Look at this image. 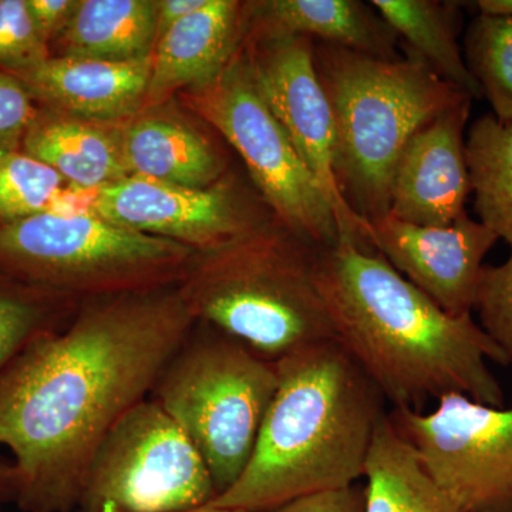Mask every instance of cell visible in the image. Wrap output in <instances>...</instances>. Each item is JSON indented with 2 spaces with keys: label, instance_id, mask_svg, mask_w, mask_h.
<instances>
[{
  "label": "cell",
  "instance_id": "cell-1",
  "mask_svg": "<svg viewBox=\"0 0 512 512\" xmlns=\"http://www.w3.org/2000/svg\"><path fill=\"white\" fill-rule=\"evenodd\" d=\"M177 286L92 299L0 375V446L23 512L79 508L84 476L116 421L153 393L194 328Z\"/></svg>",
  "mask_w": 512,
  "mask_h": 512
},
{
  "label": "cell",
  "instance_id": "cell-2",
  "mask_svg": "<svg viewBox=\"0 0 512 512\" xmlns=\"http://www.w3.org/2000/svg\"><path fill=\"white\" fill-rule=\"evenodd\" d=\"M316 285L336 342L393 409L420 412L448 394L504 406L503 387L487 365H508L503 350L473 316L448 315L379 252L348 241L320 248Z\"/></svg>",
  "mask_w": 512,
  "mask_h": 512
},
{
  "label": "cell",
  "instance_id": "cell-3",
  "mask_svg": "<svg viewBox=\"0 0 512 512\" xmlns=\"http://www.w3.org/2000/svg\"><path fill=\"white\" fill-rule=\"evenodd\" d=\"M278 387L241 476L210 507L272 512L365 476L386 416L379 387L336 340L276 362Z\"/></svg>",
  "mask_w": 512,
  "mask_h": 512
},
{
  "label": "cell",
  "instance_id": "cell-4",
  "mask_svg": "<svg viewBox=\"0 0 512 512\" xmlns=\"http://www.w3.org/2000/svg\"><path fill=\"white\" fill-rule=\"evenodd\" d=\"M319 249L271 215L194 252L177 289L195 323L278 362L336 340L316 285Z\"/></svg>",
  "mask_w": 512,
  "mask_h": 512
},
{
  "label": "cell",
  "instance_id": "cell-5",
  "mask_svg": "<svg viewBox=\"0 0 512 512\" xmlns=\"http://www.w3.org/2000/svg\"><path fill=\"white\" fill-rule=\"evenodd\" d=\"M313 60L335 123L340 190L370 225L389 215L394 164L410 137L471 97L413 53L386 60L313 42Z\"/></svg>",
  "mask_w": 512,
  "mask_h": 512
},
{
  "label": "cell",
  "instance_id": "cell-6",
  "mask_svg": "<svg viewBox=\"0 0 512 512\" xmlns=\"http://www.w3.org/2000/svg\"><path fill=\"white\" fill-rule=\"evenodd\" d=\"M197 325L150 397L198 448L218 497L247 467L278 387V366L220 330Z\"/></svg>",
  "mask_w": 512,
  "mask_h": 512
},
{
  "label": "cell",
  "instance_id": "cell-7",
  "mask_svg": "<svg viewBox=\"0 0 512 512\" xmlns=\"http://www.w3.org/2000/svg\"><path fill=\"white\" fill-rule=\"evenodd\" d=\"M194 251L92 214L36 215L0 225V266L39 291L89 295L173 288Z\"/></svg>",
  "mask_w": 512,
  "mask_h": 512
},
{
  "label": "cell",
  "instance_id": "cell-8",
  "mask_svg": "<svg viewBox=\"0 0 512 512\" xmlns=\"http://www.w3.org/2000/svg\"><path fill=\"white\" fill-rule=\"evenodd\" d=\"M217 497L210 468L187 433L156 400L116 421L84 476L83 512H187Z\"/></svg>",
  "mask_w": 512,
  "mask_h": 512
},
{
  "label": "cell",
  "instance_id": "cell-9",
  "mask_svg": "<svg viewBox=\"0 0 512 512\" xmlns=\"http://www.w3.org/2000/svg\"><path fill=\"white\" fill-rule=\"evenodd\" d=\"M188 100L238 151L256 190L279 221L316 247L339 244L335 212L256 89L242 47L217 79L190 90Z\"/></svg>",
  "mask_w": 512,
  "mask_h": 512
},
{
  "label": "cell",
  "instance_id": "cell-10",
  "mask_svg": "<svg viewBox=\"0 0 512 512\" xmlns=\"http://www.w3.org/2000/svg\"><path fill=\"white\" fill-rule=\"evenodd\" d=\"M431 413L392 409L389 419L460 512H512V409L464 394Z\"/></svg>",
  "mask_w": 512,
  "mask_h": 512
},
{
  "label": "cell",
  "instance_id": "cell-11",
  "mask_svg": "<svg viewBox=\"0 0 512 512\" xmlns=\"http://www.w3.org/2000/svg\"><path fill=\"white\" fill-rule=\"evenodd\" d=\"M242 49L256 89L335 212L340 241L376 251L370 244V225L352 210L340 190L335 123L316 73L313 40L303 36L245 37Z\"/></svg>",
  "mask_w": 512,
  "mask_h": 512
},
{
  "label": "cell",
  "instance_id": "cell-12",
  "mask_svg": "<svg viewBox=\"0 0 512 512\" xmlns=\"http://www.w3.org/2000/svg\"><path fill=\"white\" fill-rule=\"evenodd\" d=\"M92 214L116 227L171 239L194 252L218 247L271 217L231 177L192 190L137 175L96 190Z\"/></svg>",
  "mask_w": 512,
  "mask_h": 512
},
{
  "label": "cell",
  "instance_id": "cell-13",
  "mask_svg": "<svg viewBox=\"0 0 512 512\" xmlns=\"http://www.w3.org/2000/svg\"><path fill=\"white\" fill-rule=\"evenodd\" d=\"M370 244L444 312L471 315L485 255L498 237L468 215L448 227H421L392 215L370 224Z\"/></svg>",
  "mask_w": 512,
  "mask_h": 512
},
{
  "label": "cell",
  "instance_id": "cell-14",
  "mask_svg": "<svg viewBox=\"0 0 512 512\" xmlns=\"http://www.w3.org/2000/svg\"><path fill=\"white\" fill-rule=\"evenodd\" d=\"M471 101L450 107L410 137L394 164L390 211L421 227H448L466 215L471 194L466 126Z\"/></svg>",
  "mask_w": 512,
  "mask_h": 512
},
{
  "label": "cell",
  "instance_id": "cell-15",
  "mask_svg": "<svg viewBox=\"0 0 512 512\" xmlns=\"http://www.w3.org/2000/svg\"><path fill=\"white\" fill-rule=\"evenodd\" d=\"M150 72L151 57L116 63L59 56L16 77L50 110L93 123L119 124L140 113L146 103Z\"/></svg>",
  "mask_w": 512,
  "mask_h": 512
},
{
  "label": "cell",
  "instance_id": "cell-16",
  "mask_svg": "<svg viewBox=\"0 0 512 512\" xmlns=\"http://www.w3.org/2000/svg\"><path fill=\"white\" fill-rule=\"evenodd\" d=\"M244 37L245 6L235 0H210L157 40L146 103L217 79L241 49Z\"/></svg>",
  "mask_w": 512,
  "mask_h": 512
},
{
  "label": "cell",
  "instance_id": "cell-17",
  "mask_svg": "<svg viewBox=\"0 0 512 512\" xmlns=\"http://www.w3.org/2000/svg\"><path fill=\"white\" fill-rule=\"evenodd\" d=\"M245 37L303 36L379 59H399V37L359 0H265L245 6Z\"/></svg>",
  "mask_w": 512,
  "mask_h": 512
},
{
  "label": "cell",
  "instance_id": "cell-18",
  "mask_svg": "<svg viewBox=\"0 0 512 512\" xmlns=\"http://www.w3.org/2000/svg\"><path fill=\"white\" fill-rule=\"evenodd\" d=\"M128 175L205 190L225 177L218 148L187 121L167 111L137 113L120 123Z\"/></svg>",
  "mask_w": 512,
  "mask_h": 512
},
{
  "label": "cell",
  "instance_id": "cell-19",
  "mask_svg": "<svg viewBox=\"0 0 512 512\" xmlns=\"http://www.w3.org/2000/svg\"><path fill=\"white\" fill-rule=\"evenodd\" d=\"M23 148L64 180L86 190L96 191L130 177L121 150L120 123H93L53 110L37 111Z\"/></svg>",
  "mask_w": 512,
  "mask_h": 512
},
{
  "label": "cell",
  "instance_id": "cell-20",
  "mask_svg": "<svg viewBox=\"0 0 512 512\" xmlns=\"http://www.w3.org/2000/svg\"><path fill=\"white\" fill-rule=\"evenodd\" d=\"M156 29L157 0H79L60 33L62 56L116 63L150 59Z\"/></svg>",
  "mask_w": 512,
  "mask_h": 512
},
{
  "label": "cell",
  "instance_id": "cell-21",
  "mask_svg": "<svg viewBox=\"0 0 512 512\" xmlns=\"http://www.w3.org/2000/svg\"><path fill=\"white\" fill-rule=\"evenodd\" d=\"M409 52L423 60L444 82L481 99L480 84L468 69L458 43L460 3L440 0H372Z\"/></svg>",
  "mask_w": 512,
  "mask_h": 512
},
{
  "label": "cell",
  "instance_id": "cell-22",
  "mask_svg": "<svg viewBox=\"0 0 512 512\" xmlns=\"http://www.w3.org/2000/svg\"><path fill=\"white\" fill-rule=\"evenodd\" d=\"M365 512H460L393 426H377L365 466Z\"/></svg>",
  "mask_w": 512,
  "mask_h": 512
},
{
  "label": "cell",
  "instance_id": "cell-23",
  "mask_svg": "<svg viewBox=\"0 0 512 512\" xmlns=\"http://www.w3.org/2000/svg\"><path fill=\"white\" fill-rule=\"evenodd\" d=\"M466 161L478 221L512 248V120L491 113L474 121Z\"/></svg>",
  "mask_w": 512,
  "mask_h": 512
},
{
  "label": "cell",
  "instance_id": "cell-24",
  "mask_svg": "<svg viewBox=\"0 0 512 512\" xmlns=\"http://www.w3.org/2000/svg\"><path fill=\"white\" fill-rule=\"evenodd\" d=\"M464 59L500 120H512V18L477 15L464 39Z\"/></svg>",
  "mask_w": 512,
  "mask_h": 512
},
{
  "label": "cell",
  "instance_id": "cell-25",
  "mask_svg": "<svg viewBox=\"0 0 512 512\" xmlns=\"http://www.w3.org/2000/svg\"><path fill=\"white\" fill-rule=\"evenodd\" d=\"M64 178L49 165L15 153L0 156V221L15 222L59 212Z\"/></svg>",
  "mask_w": 512,
  "mask_h": 512
},
{
  "label": "cell",
  "instance_id": "cell-26",
  "mask_svg": "<svg viewBox=\"0 0 512 512\" xmlns=\"http://www.w3.org/2000/svg\"><path fill=\"white\" fill-rule=\"evenodd\" d=\"M52 315L43 296L0 286V375L35 340L59 329Z\"/></svg>",
  "mask_w": 512,
  "mask_h": 512
},
{
  "label": "cell",
  "instance_id": "cell-27",
  "mask_svg": "<svg viewBox=\"0 0 512 512\" xmlns=\"http://www.w3.org/2000/svg\"><path fill=\"white\" fill-rule=\"evenodd\" d=\"M49 59L26 0H0V67L19 76Z\"/></svg>",
  "mask_w": 512,
  "mask_h": 512
},
{
  "label": "cell",
  "instance_id": "cell-28",
  "mask_svg": "<svg viewBox=\"0 0 512 512\" xmlns=\"http://www.w3.org/2000/svg\"><path fill=\"white\" fill-rule=\"evenodd\" d=\"M474 309L480 315L481 328L512 365V248L504 264L484 265Z\"/></svg>",
  "mask_w": 512,
  "mask_h": 512
},
{
  "label": "cell",
  "instance_id": "cell-29",
  "mask_svg": "<svg viewBox=\"0 0 512 512\" xmlns=\"http://www.w3.org/2000/svg\"><path fill=\"white\" fill-rule=\"evenodd\" d=\"M28 87L13 74L0 72V156L23 146L37 110Z\"/></svg>",
  "mask_w": 512,
  "mask_h": 512
},
{
  "label": "cell",
  "instance_id": "cell-30",
  "mask_svg": "<svg viewBox=\"0 0 512 512\" xmlns=\"http://www.w3.org/2000/svg\"><path fill=\"white\" fill-rule=\"evenodd\" d=\"M272 512H365V487L355 484L342 490L308 495Z\"/></svg>",
  "mask_w": 512,
  "mask_h": 512
},
{
  "label": "cell",
  "instance_id": "cell-31",
  "mask_svg": "<svg viewBox=\"0 0 512 512\" xmlns=\"http://www.w3.org/2000/svg\"><path fill=\"white\" fill-rule=\"evenodd\" d=\"M26 3L37 28L49 42L66 28L79 0H26Z\"/></svg>",
  "mask_w": 512,
  "mask_h": 512
},
{
  "label": "cell",
  "instance_id": "cell-32",
  "mask_svg": "<svg viewBox=\"0 0 512 512\" xmlns=\"http://www.w3.org/2000/svg\"><path fill=\"white\" fill-rule=\"evenodd\" d=\"M210 0H158L156 43L173 26L208 5Z\"/></svg>",
  "mask_w": 512,
  "mask_h": 512
},
{
  "label": "cell",
  "instance_id": "cell-33",
  "mask_svg": "<svg viewBox=\"0 0 512 512\" xmlns=\"http://www.w3.org/2000/svg\"><path fill=\"white\" fill-rule=\"evenodd\" d=\"M18 495V480L12 464H0V505L15 503Z\"/></svg>",
  "mask_w": 512,
  "mask_h": 512
},
{
  "label": "cell",
  "instance_id": "cell-34",
  "mask_svg": "<svg viewBox=\"0 0 512 512\" xmlns=\"http://www.w3.org/2000/svg\"><path fill=\"white\" fill-rule=\"evenodd\" d=\"M478 15L490 18H512V0H478Z\"/></svg>",
  "mask_w": 512,
  "mask_h": 512
},
{
  "label": "cell",
  "instance_id": "cell-35",
  "mask_svg": "<svg viewBox=\"0 0 512 512\" xmlns=\"http://www.w3.org/2000/svg\"><path fill=\"white\" fill-rule=\"evenodd\" d=\"M104 512H114V511H104ZM187 512H241V511H232V510H222V508H214L207 505V507L198 508V510H192Z\"/></svg>",
  "mask_w": 512,
  "mask_h": 512
},
{
  "label": "cell",
  "instance_id": "cell-36",
  "mask_svg": "<svg viewBox=\"0 0 512 512\" xmlns=\"http://www.w3.org/2000/svg\"><path fill=\"white\" fill-rule=\"evenodd\" d=\"M0 512H3V511H2V505H0Z\"/></svg>",
  "mask_w": 512,
  "mask_h": 512
}]
</instances>
